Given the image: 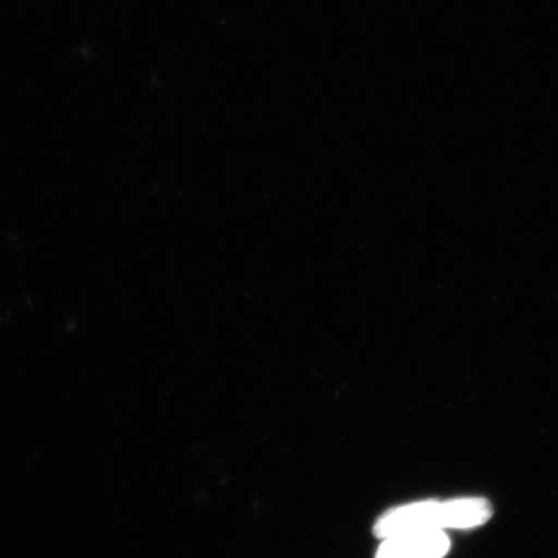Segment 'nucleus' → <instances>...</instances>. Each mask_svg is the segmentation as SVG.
Returning a JSON list of instances; mask_svg holds the SVG:
<instances>
[{
  "label": "nucleus",
  "mask_w": 558,
  "mask_h": 558,
  "mask_svg": "<svg viewBox=\"0 0 558 558\" xmlns=\"http://www.w3.org/2000/svg\"><path fill=\"white\" fill-rule=\"evenodd\" d=\"M490 515V505L481 498L414 502L384 513L374 526V534L385 539L410 532L476 527L486 523Z\"/></svg>",
  "instance_id": "f257e3e1"
},
{
  "label": "nucleus",
  "mask_w": 558,
  "mask_h": 558,
  "mask_svg": "<svg viewBox=\"0 0 558 558\" xmlns=\"http://www.w3.org/2000/svg\"><path fill=\"white\" fill-rule=\"evenodd\" d=\"M449 549L444 531L410 532L385 538L376 558H442Z\"/></svg>",
  "instance_id": "f03ea898"
}]
</instances>
